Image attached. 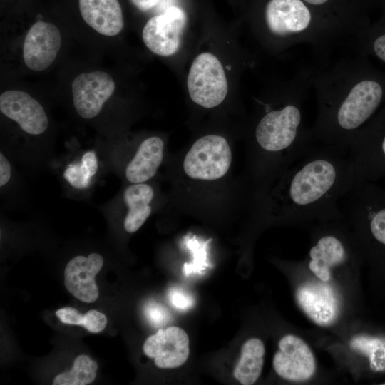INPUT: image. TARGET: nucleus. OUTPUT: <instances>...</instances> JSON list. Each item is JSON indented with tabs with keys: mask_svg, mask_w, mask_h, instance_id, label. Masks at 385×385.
Wrapping results in <instances>:
<instances>
[{
	"mask_svg": "<svg viewBox=\"0 0 385 385\" xmlns=\"http://www.w3.org/2000/svg\"><path fill=\"white\" fill-rule=\"evenodd\" d=\"M349 153L356 182L385 178V109L358 132Z\"/></svg>",
	"mask_w": 385,
	"mask_h": 385,
	"instance_id": "nucleus-5",
	"label": "nucleus"
},
{
	"mask_svg": "<svg viewBox=\"0 0 385 385\" xmlns=\"http://www.w3.org/2000/svg\"><path fill=\"white\" fill-rule=\"evenodd\" d=\"M187 86L191 100L207 108L220 104L228 90L220 61L208 52L200 53L194 59L188 76Z\"/></svg>",
	"mask_w": 385,
	"mask_h": 385,
	"instance_id": "nucleus-6",
	"label": "nucleus"
},
{
	"mask_svg": "<svg viewBox=\"0 0 385 385\" xmlns=\"http://www.w3.org/2000/svg\"><path fill=\"white\" fill-rule=\"evenodd\" d=\"M56 315L64 324L83 326L93 333L103 331L107 324L104 314L95 309L82 314L75 308L63 307L56 312Z\"/></svg>",
	"mask_w": 385,
	"mask_h": 385,
	"instance_id": "nucleus-23",
	"label": "nucleus"
},
{
	"mask_svg": "<svg viewBox=\"0 0 385 385\" xmlns=\"http://www.w3.org/2000/svg\"><path fill=\"white\" fill-rule=\"evenodd\" d=\"M232 160L230 145L220 135H208L195 142L185 155L183 168L194 179L213 180L228 171Z\"/></svg>",
	"mask_w": 385,
	"mask_h": 385,
	"instance_id": "nucleus-7",
	"label": "nucleus"
},
{
	"mask_svg": "<svg viewBox=\"0 0 385 385\" xmlns=\"http://www.w3.org/2000/svg\"><path fill=\"white\" fill-rule=\"evenodd\" d=\"M82 18L97 32L108 36L123 28L121 6L118 0H78Z\"/></svg>",
	"mask_w": 385,
	"mask_h": 385,
	"instance_id": "nucleus-17",
	"label": "nucleus"
},
{
	"mask_svg": "<svg viewBox=\"0 0 385 385\" xmlns=\"http://www.w3.org/2000/svg\"><path fill=\"white\" fill-rule=\"evenodd\" d=\"M312 68L299 71L285 85L279 103L266 106L254 130L255 141L265 154L275 156L283 174L314 145L304 123V106L312 88Z\"/></svg>",
	"mask_w": 385,
	"mask_h": 385,
	"instance_id": "nucleus-2",
	"label": "nucleus"
},
{
	"mask_svg": "<svg viewBox=\"0 0 385 385\" xmlns=\"http://www.w3.org/2000/svg\"><path fill=\"white\" fill-rule=\"evenodd\" d=\"M143 351L153 359L160 369H173L183 365L190 354L187 333L178 327L160 329L144 342Z\"/></svg>",
	"mask_w": 385,
	"mask_h": 385,
	"instance_id": "nucleus-11",
	"label": "nucleus"
},
{
	"mask_svg": "<svg viewBox=\"0 0 385 385\" xmlns=\"http://www.w3.org/2000/svg\"><path fill=\"white\" fill-rule=\"evenodd\" d=\"M98 369L97 363L82 354L76 358L71 370L60 374L53 380V385H86L93 381Z\"/></svg>",
	"mask_w": 385,
	"mask_h": 385,
	"instance_id": "nucleus-22",
	"label": "nucleus"
},
{
	"mask_svg": "<svg viewBox=\"0 0 385 385\" xmlns=\"http://www.w3.org/2000/svg\"><path fill=\"white\" fill-rule=\"evenodd\" d=\"M263 20L266 31L282 46L309 44L322 57L342 38L327 19L303 0H268Z\"/></svg>",
	"mask_w": 385,
	"mask_h": 385,
	"instance_id": "nucleus-3",
	"label": "nucleus"
},
{
	"mask_svg": "<svg viewBox=\"0 0 385 385\" xmlns=\"http://www.w3.org/2000/svg\"><path fill=\"white\" fill-rule=\"evenodd\" d=\"M163 148V141L158 137L153 136L143 140L125 168V175L128 181L142 183L152 178L162 163Z\"/></svg>",
	"mask_w": 385,
	"mask_h": 385,
	"instance_id": "nucleus-18",
	"label": "nucleus"
},
{
	"mask_svg": "<svg viewBox=\"0 0 385 385\" xmlns=\"http://www.w3.org/2000/svg\"><path fill=\"white\" fill-rule=\"evenodd\" d=\"M11 176V167L6 156L0 153V186H5L10 180Z\"/></svg>",
	"mask_w": 385,
	"mask_h": 385,
	"instance_id": "nucleus-28",
	"label": "nucleus"
},
{
	"mask_svg": "<svg viewBox=\"0 0 385 385\" xmlns=\"http://www.w3.org/2000/svg\"><path fill=\"white\" fill-rule=\"evenodd\" d=\"M115 87L113 79L106 72L97 71L78 75L71 85L76 111L85 119L96 117Z\"/></svg>",
	"mask_w": 385,
	"mask_h": 385,
	"instance_id": "nucleus-9",
	"label": "nucleus"
},
{
	"mask_svg": "<svg viewBox=\"0 0 385 385\" xmlns=\"http://www.w3.org/2000/svg\"><path fill=\"white\" fill-rule=\"evenodd\" d=\"M303 1L306 2L307 4H309L310 6H312L314 10L317 9L318 12L320 14H322L325 19H327L331 24L332 23L329 17V11L330 10L331 6L335 4L334 1H337V0H303ZM332 24L334 26L333 24ZM335 29H337L336 27Z\"/></svg>",
	"mask_w": 385,
	"mask_h": 385,
	"instance_id": "nucleus-27",
	"label": "nucleus"
},
{
	"mask_svg": "<svg viewBox=\"0 0 385 385\" xmlns=\"http://www.w3.org/2000/svg\"><path fill=\"white\" fill-rule=\"evenodd\" d=\"M168 296L172 305L179 310H187L195 304L192 296L180 288L174 287L171 289Z\"/></svg>",
	"mask_w": 385,
	"mask_h": 385,
	"instance_id": "nucleus-25",
	"label": "nucleus"
},
{
	"mask_svg": "<svg viewBox=\"0 0 385 385\" xmlns=\"http://www.w3.org/2000/svg\"><path fill=\"white\" fill-rule=\"evenodd\" d=\"M0 111L30 135H41L48 126V119L43 106L22 91L9 90L1 93Z\"/></svg>",
	"mask_w": 385,
	"mask_h": 385,
	"instance_id": "nucleus-12",
	"label": "nucleus"
},
{
	"mask_svg": "<svg viewBox=\"0 0 385 385\" xmlns=\"http://www.w3.org/2000/svg\"><path fill=\"white\" fill-rule=\"evenodd\" d=\"M272 364L276 373L292 381L309 379L316 370V361L309 346L299 337L287 334L279 342Z\"/></svg>",
	"mask_w": 385,
	"mask_h": 385,
	"instance_id": "nucleus-10",
	"label": "nucleus"
},
{
	"mask_svg": "<svg viewBox=\"0 0 385 385\" xmlns=\"http://www.w3.org/2000/svg\"><path fill=\"white\" fill-rule=\"evenodd\" d=\"M382 384H383V385H385V383H383Z\"/></svg>",
	"mask_w": 385,
	"mask_h": 385,
	"instance_id": "nucleus-30",
	"label": "nucleus"
},
{
	"mask_svg": "<svg viewBox=\"0 0 385 385\" xmlns=\"http://www.w3.org/2000/svg\"><path fill=\"white\" fill-rule=\"evenodd\" d=\"M352 38H355L359 49H367L385 61V31H379L371 35L361 29Z\"/></svg>",
	"mask_w": 385,
	"mask_h": 385,
	"instance_id": "nucleus-24",
	"label": "nucleus"
},
{
	"mask_svg": "<svg viewBox=\"0 0 385 385\" xmlns=\"http://www.w3.org/2000/svg\"><path fill=\"white\" fill-rule=\"evenodd\" d=\"M296 300L306 315L319 326L332 324L339 314V299L325 282L300 286L296 292Z\"/></svg>",
	"mask_w": 385,
	"mask_h": 385,
	"instance_id": "nucleus-14",
	"label": "nucleus"
},
{
	"mask_svg": "<svg viewBox=\"0 0 385 385\" xmlns=\"http://www.w3.org/2000/svg\"><path fill=\"white\" fill-rule=\"evenodd\" d=\"M61 33L53 24L37 21L28 31L23 48L26 66L31 70L41 71L55 60L60 50Z\"/></svg>",
	"mask_w": 385,
	"mask_h": 385,
	"instance_id": "nucleus-13",
	"label": "nucleus"
},
{
	"mask_svg": "<svg viewBox=\"0 0 385 385\" xmlns=\"http://www.w3.org/2000/svg\"><path fill=\"white\" fill-rule=\"evenodd\" d=\"M265 348L257 338L247 340L241 349L240 359L235 366L233 375L243 385L253 384L261 374Z\"/></svg>",
	"mask_w": 385,
	"mask_h": 385,
	"instance_id": "nucleus-20",
	"label": "nucleus"
},
{
	"mask_svg": "<svg viewBox=\"0 0 385 385\" xmlns=\"http://www.w3.org/2000/svg\"><path fill=\"white\" fill-rule=\"evenodd\" d=\"M154 196L152 187L146 183H132L123 192V201L127 207L123 226L126 232H136L150 216V205Z\"/></svg>",
	"mask_w": 385,
	"mask_h": 385,
	"instance_id": "nucleus-19",
	"label": "nucleus"
},
{
	"mask_svg": "<svg viewBox=\"0 0 385 385\" xmlns=\"http://www.w3.org/2000/svg\"><path fill=\"white\" fill-rule=\"evenodd\" d=\"M145 313L149 320L155 326H161L168 322L169 314L163 306L155 303H149L145 309Z\"/></svg>",
	"mask_w": 385,
	"mask_h": 385,
	"instance_id": "nucleus-26",
	"label": "nucleus"
},
{
	"mask_svg": "<svg viewBox=\"0 0 385 385\" xmlns=\"http://www.w3.org/2000/svg\"><path fill=\"white\" fill-rule=\"evenodd\" d=\"M135 7L143 11L154 7L160 0H130Z\"/></svg>",
	"mask_w": 385,
	"mask_h": 385,
	"instance_id": "nucleus-29",
	"label": "nucleus"
},
{
	"mask_svg": "<svg viewBox=\"0 0 385 385\" xmlns=\"http://www.w3.org/2000/svg\"><path fill=\"white\" fill-rule=\"evenodd\" d=\"M186 15L178 6H170L163 14L150 18L145 24L142 37L153 53L162 56L177 52L186 24Z\"/></svg>",
	"mask_w": 385,
	"mask_h": 385,
	"instance_id": "nucleus-8",
	"label": "nucleus"
},
{
	"mask_svg": "<svg viewBox=\"0 0 385 385\" xmlns=\"http://www.w3.org/2000/svg\"><path fill=\"white\" fill-rule=\"evenodd\" d=\"M103 265L102 256L91 253L87 257L78 255L66 265L64 283L67 290L83 302H93L98 297L95 277Z\"/></svg>",
	"mask_w": 385,
	"mask_h": 385,
	"instance_id": "nucleus-15",
	"label": "nucleus"
},
{
	"mask_svg": "<svg viewBox=\"0 0 385 385\" xmlns=\"http://www.w3.org/2000/svg\"><path fill=\"white\" fill-rule=\"evenodd\" d=\"M343 214L374 252H385V190L374 182H356L339 201Z\"/></svg>",
	"mask_w": 385,
	"mask_h": 385,
	"instance_id": "nucleus-4",
	"label": "nucleus"
},
{
	"mask_svg": "<svg viewBox=\"0 0 385 385\" xmlns=\"http://www.w3.org/2000/svg\"><path fill=\"white\" fill-rule=\"evenodd\" d=\"M309 268L321 281L328 282L332 268L344 262L349 250L342 237L337 232L320 233L309 252Z\"/></svg>",
	"mask_w": 385,
	"mask_h": 385,
	"instance_id": "nucleus-16",
	"label": "nucleus"
},
{
	"mask_svg": "<svg viewBox=\"0 0 385 385\" xmlns=\"http://www.w3.org/2000/svg\"><path fill=\"white\" fill-rule=\"evenodd\" d=\"M312 88L317 106L315 121L309 128L312 141L346 150L385 95L383 82L354 56L312 68Z\"/></svg>",
	"mask_w": 385,
	"mask_h": 385,
	"instance_id": "nucleus-1",
	"label": "nucleus"
},
{
	"mask_svg": "<svg viewBox=\"0 0 385 385\" xmlns=\"http://www.w3.org/2000/svg\"><path fill=\"white\" fill-rule=\"evenodd\" d=\"M98 168V155L96 151L89 150L66 166L63 177L73 188L82 190L91 185Z\"/></svg>",
	"mask_w": 385,
	"mask_h": 385,
	"instance_id": "nucleus-21",
	"label": "nucleus"
}]
</instances>
